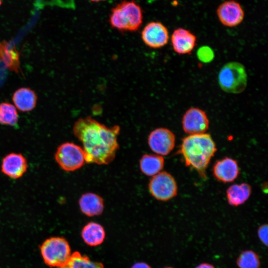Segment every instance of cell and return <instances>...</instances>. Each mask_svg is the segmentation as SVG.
Instances as JSON below:
<instances>
[{
	"label": "cell",
	"instance_id": "1",
	"mask_svg": "<svg viewBox=\"0 0 268 268\" xmlns=\"http://www.w3.org/2000/svg\"><path fill=\"white\" fill-rule=\"evenodd\" d=\"M120 132L119 126L107 127L90 116L78 119L73 127L74 136L82 144L85 162L98 165H108L115 159Z\"/></svg>",
	"mask_w": 268,
	"mask_h": 268
},
{
	"label": "cell",
	"instance_id": "2",
	"mask_svg": "<svg viewBox=\"0 0 268 268\" xmlns=\"http://www.w3.org/2000/svg\"><path fill=\"white\" fill-rule=\"evenodd\" d=\"M217 148L209 134L189 135L184 137L180 152L186 166L195 169L200 176L206 178V170Z\"/></svg>",
	"mask_w": 268,
	"mask_h": 268
},
{
	"label": "cell",
	"instance_id": "3",
	"mask_svg": "<svg viewBox=\"0 0 268 268\" xmlns=\"http://www.w3.org/2000/svg\"><path fill=\"white\" fill-rule=\"evenodd\" d=\"M142 21V10L134 0L121 1L112 8L109 15L111 26L121 32L135 31Z\"/></svg>",
	"mask_w": 268,
	"mask_h": 268
},
{
	"label": "cell",
	"instance_id": "4",
	"mask_svg": "<svg viewBox=\"0 0 268 268\" xmlns=\"http://www.w3.org/2000/svg\"><path fill=\"white\" fill-rule=\"evenodd\" d=\"M248 76L245 67L238 62L226 63L218 74V82L224 91L233 94L242 92L247 85Z\"/></svg>",
	"mask_w": 268,
	"mask_h": 268
},
{
	"label": "cell",
	"instance_id": "5",
	"mask_svg": "<svg viewBox=\"0 0 268 268\" xmlns=\"http://www.w3.org/2000/svg\"><path fill=\"white\" fill-rule=\"evenodd\" d=\"M40 249L44 263L51 268L63 266L71 256L69 244L63 237L49 238L42 244Z\"/></svg>",
	"mask_w": 268,
	"mask_h": 268
},
{
	"label": "cell",
	"instance_id": "6",
	"mask_svg": "<svg viewBox=\"0 0 268 268\" xmlns=\"http://www.w3.org/2000/svg\"><path fill=\"white\" fill-rule=\"evenodd\" d=\"M55 159L64 171L72 172L81 168L85 162L83 148L73 142L61 144L55 154Z\"/></svg>",
	"mask_w": 268,
	"mask_h": 268
},
{
	"label": "cell",
	"instance_id": "7",
	"mask_svg": "<svg viewBox=\"0 0 268 268\" xmlns=\"http://www.w3.org/2000/svg\"><path fill=\"white\" fill-rule=\"evenodd\" d=\"M150 194L160 201H168L175 197L178 186L174 178L166 171H161L152 176L148 184Z\"/></svg>",
	"mask_w": 268,
	"mask_h": 268
},
{
	"label": "cell",
	"instance_id": "8",
	"mask_svg": "<svg viewBox=\"0 0 268 268\" xmlns=\"http://www.w3.org/2000/svg\"><path fill=\"white\" fill-rule=\"evenodd\" d=\"M176 136L169 129L158 128L151 131L147 138L151 150L156 154L164 156L169 154L175 145Z\"/></svg>",
	"mask_w": 268,
	"mask_h": 268
},
{
	"label": "cell",
	"instance_id": "9",
	"mask_svg": "<svg viewBox=\"0 0 268 268\" xmlns=\"http://www.w3.org/2000/svg\"><path fill=\"white\" fill-rule=\"evenodd\" d=\"M182 128L189 135L205 133L209 128V121L203 110L191 107L184 114L182 119Z\"/></svg>",
	"mask_w": 268,
	"mask_h": 268
},
{
	"label": "cell",
	"instance_id": "10",
	"mask_svg": "<svg viewBox=\"0 0 268 268\" xmlns=\"http://www.w3.org/2000/svg\"><path fill=\"white\" fill-rule=\"evenodd\" d=\"M141 36L145 45L153 49L165 46L169 39L168 29L159 21L148 23L143 28Z\"/></svg>",
	"mask_w": 268,
	"mask_h": 268
},
{
	"label": "cell",
	"instance_id": "11",
	"mask_svg": "<svg viewBox=\"0 0 268 268\" xmlns=\"http://www.w3.org/2000/svg\"><path fill=\"white\" fill-rule=\"evenodd\" d=\"M216 14L220 22L229 27L238 26L242 22L245 17L242 6L234 0L222 2L216 9Z\"/></svg>",
	"mask_w": 268,
	"mask_h": 268
},
{
	"label": "cell",
	"instance_id": "12",
	"mask_svg": "<svg viewBox=\"0 0 268 268\" xmlns=\"http://www.w3.org/2000/svg\"><path fill=\"white\" fill-rule=\"evenodd\" d=\"M171 43L175 53L187 55L192 53L197 43L196 36L189 30L183 28L175 29L171 36Z\"/></svg>",
	"mask_w": 268,
	"mask_h": 268
},
{
	"label": "cell",
	"instance_id": "13",
	"mask_svg": "<svg viewBox=\"0 0 268 268\" xmlns=\"http://www.w3.org/2000/svg\"><path fill=\"white\" fill-rule=\"evenodd\" d=\"M212 173L217 181L223 183H231L238 178L240 170L237 161L227 157L217 160L214 164Z\"/></svg>",
	"mask_w": 268,
	"mask_h": 268
},
{
	"label": "cell",
	"instance_id": "14",
	"mask_svg": "<svg viewBox=\"0 0 268 268\" xmlns=\"http://www.w3.org/2000/svg\"><path fill=\"white\" fill-rule=\"evenodd\" d=\"M27 161L20 153H11L2 159L1 171L3 174L12 179H18L26 172Z\"/></svg>",
	"mask_w": 268,
	"mask_h": 268
},
{
	"label": "cell",
	"instance_id": "15",
	"mask_svg": "<svg viewBox=\"0 0 268 268\" xmlns=\"http://www.w3.org/2000/svg\"><path fill=\"white\" fill-rule=\"evenodd\" d=\"M81 211L89 217L99 215L103 211V199L95 193L88 192L82 194L78 200Z\"/></svg>",
	"mask_w": 268,
	"mask_h": 268
},
{
	"label": "cell",
	"instance_id": "16",
	"mask_svg": "<svg viewBox=\"0 0 268 268\" xmlns=\"http://www.w3.org/2000/svg\"><path fill=\"white\" fill-rule=\"evenodd\" d=\"M37 97L35 92L29 88L22 87L16 90L12 96L15 107L20 111L28 112L36 106Z\"/></svg>",
	"mask_w": 268,
	"mask_h": 268
},
{
	"label": "cell",
	"instance_id": "17",
	"mask_svg": "<svg viewBox=\"0 0 268 268\" xmlns=\"http://www.w3.org/2000/svg\"><path fill=\"white\" fill-rule=\"evenodd\" d=\"M251 194L252 187L246 183L233 184L226 192L227 201L229 205L233 206H238L245 203Z\"/></svg>",
	"mask_w": 268,
	"mask_h": 268
},
{
	"label": "cell",
	"instance_id": "18",
	"mask_svg": "<svg viewBox=\"0 0 268 268\" xmlns=\"http://www.w3.org/2000/svg\"><path fill=\"white\" fill-rule=\"evenodd\" d=\"M164 162L162 156L156 154H145L139 160V168L145 175L152 177L162 171Z\"/></svg>",
	"mask_w": 268,
	"mask_h": 268
},
{
	"label": "cell",
	"instance_id": "19",
	"mask_svg": "<svg viewBox=\"0 0 268 268\" xmlns=\"http://www.w3.org/2000/svg\"><path fill=\"white\" fill-rule=\"evenodd\" d=\"M81 236L85 243L91 246L101 244L105 237L103 226L99 223L90 222L84 226Z\"/></svg>",
	"mask_w": 268,
	"mask_h": 268
},
{
	"label": "cell",
	"instance_id": "20",
	"mask_svg": "<svg viewBox=\"0 0 268 268\" xmlns=\"http://www.w3.org/2000/svg\"><path fill=\"white\" fill-rule=\"evenodd\" d=\"M0 60L10 70L18 72L19 55L14 46L6 42L0 41Z\"/></svg>",
	"mask_w": 268,
	"mask_h": 268
},
{
	"label": "cell",
	"instance_id": "21",
	"mask_svg": "<svg viewBox=\"0 0 268 268\" xmlns=\"http://www.w3.org/2000/svg\"><path fill=\"white\" fill-rule=\"evenodd\" d=\"M58 268H104V266L101 263L92 261L78 252H74L65 265Z\"/></svg>",
	"mask_w": 268,
	"mask_h": 268
},
{
	"label": "cell",
	"instance_id": "22",
	"mask_svg": "<svg viewBox=\"0 0 268 268\" xmlns=\"http://www.w3.org/2000/svg\"><path fill=\"white\" fill-rule=\"evenodd\" d=\"M18 120V115L14 106L7 102L0 103V124L14 126Z\"/></svg>",
	"mask_w": 268,
	"mask_h": 268
},
{
	"label": "cell",
	"instance_id": "23",
	"mask_svg": "<svg viewBox=\"0 0 268 268\" xmlns=\"http://www.w3.org/2000/svg\"><path fill=\"white\" fill-rule=\"evenodd\" d=\"M239 268H260L261 262L258 255L252 250L242 251L236 260Z\"/></svg>",
	"mask_w": 268,
	"mask_h": 268
},
{
	"label": "cell",
	"instance_id": "24",
	"mask_svg": "<svg viewBox=\"0 0 268 268\" xmlns=\"http://www.w3.org/2000/svg\"><path fill=\"white\" fill-rule=\"evenodd\" d=\"M198 59L204 63L211 62L214 58L213 50L207 46H202L200 47L197 52Z\"/></svg>",
	"mask_w": 268,
	"mask_h": 268
},
{
	"label": "cell",
	"instance_id": "25",
	"mask_svg": "<svg viewBox=\"0 0 268 268\" xmlns=\"http://www.w3.org/2000/svg\"><path fill=\"white\" fill-rule=\"evenodd\" d=\"M268 225H261L258 230V235L262 243L265 246H268Z\"/></svg>",
	"mask_w": 268,
	"mask_h": 268
},
{
	"label": "cell",
	"instance_id": "26",
	"mask_svg": "<svg viewBox=\"0 0 268 268\" xmlns=\"http://www.w3.org/2000/svg\"><path fill=\"white\" fill-rule=\"evenodd\" d=\"M131 268H151L150 267L145 263H137L134 264Z\"/></svg>",
	"mask_w": 268,
	"mask_h": 268
},
{
	"label": "cell",
	"instance_id": "27",
	"mask_svg": "<svg viewBox=\"0 0 268 268\" xmlns=\"http://www.w3.org/2000/svg\"><path fill=\"white\" fill-rule=\"evenodd\" d=\"M195 268H215V267L210 264L203 263L199 264Z\"/></svg>",
	"mask_w": 268,
	"mask_h": 268
},
{
	"label": "cell",
	"instance_id": "28",
	"mask_svg": "<svg viewBox=\"0 0 268 268\" xmlns=\"http://www.w3.org/2000/svg\"><path fill=\"white\" fill-rule=\"evenodd\" d=\"M90 1H92V2H99V1H104V0H89Z\"/></svg>",
	"mask_w": 268,
	"mask_h": 268
},
{
	"label": "cell",
	"instance_id": "29",
	"mask_svg": "<svg viewBox=\"0 0 268 268\" xmlns=\"http://www.w3.org/2000/svg\"><path fill=\"white\" fill-rule=\"evenodd\" d=\"M174 268L171 267H165V268Z\"/></svg>",
	"mask_w": 268,
	"mask_h": 268
},
{
	"label": "cell",
	"instance_id": "30",
	"mask_svg": "<svg viewBox=\"0 0 268 268\" xmlns=\"http://www.w3.org/2000/svg\"><path fill=\"white\" fill-rule=\"evenodd\" d=\"M42 0H37V2H41Z\"/></svg>",
	"mask_w": 268,
	"mask_h": 268
},
{
	"label": "cell",
	"instance_id": "31",
	"mask_svg": "<svg viewBox=\"0 0 268 268\" xmlns=\"http://www.w3.org/2000/svg\"><path fill=\"white\" fill-rule=\"evenodd\" d=\"M1 0H0V5H1Z\"/></svg>",
	"mask_w": 268,
	"mask_h": 268
}]
</instances>
